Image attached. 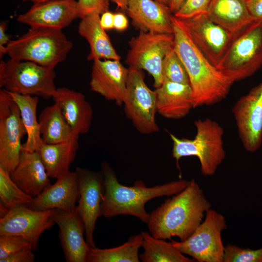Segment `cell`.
Returning a JSON list of instances; mask_svg holds the SVG:
<instances>
[{"mask_svg":"<svg viewBox=\"0 0 262 262\" xmlns=\"http://www.w3.org/2000/svg\"><path fill=\"white\" fill-rule=\"evenodd\" d=\"M73 46L62 30L30 27L18 39L10 40L6 53L12 59L27 61L54 69L66 58Z\"/></svg>","mask_w":262,"mask_h":262,"instance_id":"4","label":"cell"},{"mask_svg":"<svg viewBox=\"0 0 262 262\" xmlns=\"http://www.w3.org/2000/svg\"><path fill=\"white\" fill-rule=\"evenodd\" d=\"M27 134L18 106L9 93L0 90V167L10 173L16 166Z\"/></svg>","mask_w":262,"mask_h":262,"instance_id":"11","label":"cell"},{"mask_svg":"<svg viewBox=\"0 0 262 262\" xmlns=\"http://www.w3.org/2000/svg\"><path fill=\"white\" fill-rule=\"evenodd\" d=\"M163 74L164 80L190 84L187 71L174 47L167 52L164 59Z\"/></svg>","mask_w":262,"mask_h":262,"instance_id":"32","label":"cell"},{"mask_svg":"<svg viewBox=\"0 0 262 262\" xmlns=\"http://www.w3.org/2000/svg\"><path fill=\"white\" fill-rule=\"evenodd\" d=\"M33 250L26 248L21 250L7 257L0 260V262H33L35 256L33 252Z\"/></svg>","mask_w":262,"mask_h":262,"instance_id":"37","label":"cell"},{"mask_svg":"<svg viewBox=\"0 0 262 262\" xmlns=\"http://www.w3.org/2000/svg\"><path fill=\"white\" fill-rule=\"evenodd\" d=\"M115 3L118 8H120L122 11L125 12L129 0H111Z\"/></svg>","mask_w":262,"mask_h":262,"instance_id":"43","label":"cell"},{"mask_svg":"<svg viewBox=\"0 0 262 262\" xmlns=\"http://www.w3.org/2000/svg\"><path fill=\"white\" fill-rule=\"evenodd\" d=\"M10 174L17 186L33 198L50 185L49 177L38 151L22 150L17 164Z\"/></svg>","mask_w":262,"mask_h":262,"instance_id":"21","label":"cell"},{"mask_svg":"<svg viewBox=\"0 0 262 262\" xmlns=\"http://www.w3.org/2000/svg\"><path fill=\"white\" fill-rule=\"evenodd\" d=\"M262 66V21L235 34L216 67L234 82L252 76Z\"/></svg>","mask_w":262,"mask_h":262,"instance_id":"6","label":"cell"},{"mask_svg":"<svg viewBox=\"0 0 262 262\" xmlns=\"http://www.w3.org/2000/svg\"><path fill=\"white\" fill-rule=\"evenodd\" d=\"M100 15L93 13L81 18L78 33L88 42L90 53L87 60L104 59L120 61L121 56L114 48L108 35L100 23Z\"/></svg>","mask_w":262,"mask_h":262,"instance_id":"25","label":"cell"},{"mask_svg":"<svg viewBox=\"0 0 262 262\" xmlns=\"http://www.w3.org/2000/svg\"><path fill=\"white\" fill-rule=\"evenodd\" d=\"M144 252L139 255L143 262H193L185 257L172 242L156 238L148 232H141Z\"/></svg>","mask_w":262,"mask_h":262,"instance_id":"30","label":"cell"},{"mask_svg":"<svg viewBox=\"0 0 262 262\" xmlns=\"http://www.w3.org/2000/svg\"><path fill=\"white\" fill-rule=\"evenodd\" d=\"M101 169L104 184L101 216L109 218L119 215H132L147 224L149 213L147 212L145 205L148 201L158 197L176 195L190 182L180 179L148 187L139 180L132 186H125L120 183L115 171L107 162L101 164Z\"/></svg>","mask_w":262,"mask_h":262,"instance_id":"3","label":"cell"},{"mask_svg":"<svg viewBox=\"0 0 262 262\" xmlns=\"http://www.w3.org/2000/svg\"><path fill=\"white\" fill-rule=\"evenodd\" d=\"M129 73L120 61L101 59L93 62L90 89L119 106L125 99Z\"/></svg>","mask_w":262,"mask_h":262,"instance_id":"16","label":"cell"},{"mask_svg":"<svg viewBox=\"0 0 262 262\" xmlns=\"http://www.w3.org/2000/svg\"><path fill=\"white\" fill-rule=\"evenodd\" d=\"M78 138L53 144L43 142L37 151L49 178L57 179L69 171L79 147Z\"/></svg>","mask_w":262,"mask_h":262,"instance_id":"26","label":"cell"},{"mask_svg":"<svg viewBox=\"0 0 262 262\" xmlns=\"http://www.w3.org/2000/svg\"><path fill=\"white\" fill-rule=\"evenodd\" d=\"M51 218L59 228V236L67 262H86L89 245L83 238V221L77 207L71 212L52 210Z\"/></svg>","mask_w":262,"mask_h":262,"instance_id":"18","label":"cell"},{"mask_svg":"<svg viewBox=\"0 0 262 262\" xmlns=\"http://www.w3.org/2000/svg\"><path fill=\"white\" fill-rule=\"evenodd\" d=\"M109 1V0H78L79 17L82 18L93 13L101 15L108 11Z\"/></svg>","mask_w":262,"mask_h":262,"instance_id":"36","label":"cell"},{"mask_svg":"<svg viewBox=\"0 0 262 262\" xmlns=\"http://www.w3.org/2000/svg\"><path fill=\"white\" fill-rule=\"evenodd\" d=\"M26 248L33 250L31 242L26 238L11 234L0 235V260Z\"/></svg>","mask_w":262,"mask_h":262,"instance_id":"34","label":"cell"},{"mask_svg":"<svg viewBox=\"0 0 262 262\" xmlns=\"http://www.w3.org/2000/svg\"><path fill=\"white\" fill-rule=\"evenodd\" d=\"M8 92L18 107L26 130L27 137L22 144V150L30 152L37 151L43 143L36 115L38 97Z\"/></svg>","mask_w":262,"mask_h":262,"instance_id":"28","label":"cell"},{"mask_svg":"<svg viewBox=\"0 0 262 262\" xmlns=\"http://www.w3.org/2000/svg\"><path fill=\"white\" fill-rule=\"evenodd\" d=\"M141 233L131 236L117 247L101 249L89 246L87 262H139V250L142 246Z\"/></svg>","mask_w":262,"mask_h":262,"instance_id":"29","label":"cell"},{"mask_svg":"<svg viewBox=\"0 0 262 262\" xmlns=\"http://www.w3.org/2000/svg\"><path fill=\"white\" fill-rule=\"evenodd\" d=\"M6 24L2 22L0 24V56L6 53V46L10 41L9 36L6 33Z\"/></svg>","mask_w":262,"mask_h":262,"instance_id":"39","label":"cell"},{"mask_svg":"<svg viewBox=\"0 0 262 262\" xmlns=\"http://www.w3.org/2000/svg\"><path fill=\"white\" fill-rule=\"evenodd\" d=\"M22 0L23 1H30L33 2V3H36V2H43V1L50 0Z\"/></svg>","mask_w":262,"mask_h":262,"instance_id":"45","label":"cell"},{"mask_svg":"<svg viewBox=\"0 0 262 262\" xmlns=\"http://www.w3.org/2000/svg\"><path fill=\"white\" fill-rule=\"evenodd\" d=\"M206 14L212 20L233 34L253 21L246 0H210Z\"/></svg>","mask_w":262,"mask_h":262,"instance_id":"24","label":"cell"},{"mask_svg":"<svg viewBox=\"0 0 262 262\" xmlns=\"http://www.w3.org/2000/svg\"><path fill=\"white\" fill-rule=\"evenodd\" d=\"M52 210L37 211L25 205L9 210L0 218V235H16L29 240L33 250L37 249L41 234L55 223L51 218Z\"/></svg>","mask_w":262,"mask_h":262,"instance_id":"15","label":"cell"},{"mask_svg":"<svg viewBox=\"0 0 262 262\" xmlns=\"http://www.w3.org/2000/svg\"><path fill=\"white\" fill-rule=\"evenodd\" d=\"M173 33L140 32L129 42L125 63L131 68L146 70L157 88L163 83V64L167 52L174 47Z\"/></svg>","mask_w":262,"mask_h":262,"instance_id":"8","label":"cell"},{"mask_svg":"<svg viewBox=\"0 0 262 262\" xmlns=\"http://www.w3.org/2000/svg\"><path fill=\"white\" fill-rule=\"evenodd\" d=\"M101 27L105 30L114 28V14L107 11L101 14L100 19Z\"/></svg>","mask_w":262,"mask_h":262,"instance_id":"40","label":"cell"},{"mask_svg":"<svg viewBox=\"0 0 262 262\" xmlns=\"http://www.w3.org/2000/svg\"><path fill=\"white\" fill-rule=\"evenodd\" d=\"M194 125L196 132L193 139L180 138L169 133L173 143V158L180 170V158L196 157L202 174L212 176L226 157L223 145L224 129L218 122L210 118L196 120Z\"/></svg>","mask_w":262,"mask_h":262,"instance_id":"5","label":"cell"},{"mask_svg":"<svg viewBox=\"0 0 262 262\" xmlns=\"http://www.w3.org/2000/svg\"><path fill=\"white\" fill-rule=\"evenodd\" d=\"M60 107L69 125L78 134L88 132L91 129L93 111L85 96L66 87L59 88L52 97Z\"/></svg>","mask_w":262,"mask_h":262,"instance_id":"23","label":"cell"},{"mask_svg":"<svg viewBox=\"0 0 262 262\" xmlns=\"http://www.w3.org/2000/svg\"><path fill=\"white\" fill-rule=\"evenodd\" d=\"M185 0H171L169 9L173 14L176 13L183 3Z\"/></svg>","mask_w":262,"mask_h":262,"instance_id":"42","label":"cell"},{"mask_svg":"<svg viewBox=\"0 0 262 262\" xmlns=\"http://www.w3.org/2000/svg\"><path fill=\"white\" fill-rule=\"evenodd\" d=\"M129 69L127 90L123 104L126 116L140 133L157 132L159 127L155 118L157 113L156 92L146 84L142 70Z\"/></svg>","mask_w":262,"mask_h":262,"instance_id":"10","label":"cell"},{"mask_svg":"<svg viewBox=\"0 0 262 262\" xmlns=\"http://www.w3.org/2000/svg\"><path fill=\"white\" fill-rule=\"evenodd\" d=\"M253 21H262V0H246Z\"/></svg>","mask_w":262,"mask_h":262,"instance_id":"38","label":"cell"},{"mask_svg":"<svg viewBox=\"0 0 262 262\" xmlns=\"http://www.w3.org/2000/svg\"><path fill=\"white\" fill-rule=\"evenodd\" d=\"M211 208L199 185L192 180L182 191L149 213L147 223L150 233L164 240L178 237L186 240L202 222L204 214Z\"/></svg>","mask_w":262,"mask_h":262,"instance_id":"2","label":"cell"},{"mask_svg":"<svg viewBox=\"0 0 262 262\" xmlns=\"http://www.w3.org/2000/svg\"><path fill=\"white\" fill-rule=\"evenodd\" d=\"M223 262H262V248L254 250L229 244L225 246Z\"/></svg>","mask_w":262,"mask_h":262,"instance_id":"33","label":"cell"},{"mask_svg":"<svg viewBox=\"0 0 262 262\" xmlns=\"http://www.w3.org/2000/svg\"><path fill=\"white\" fill-rule=\"evenodd\" d=\"M79 198V184L76 171H69L57 179L39 196L33 198L29 208L45 211L60 209L74 211Z\"/></svg>","mask_w":262,"mask_h":262,"instance_id":"19","label":"cell"},{"mask_svg":"<svg viewBox=\"0 0 262 262\" xmlns=\"http://www.w3.org/2000/svg\"><path fill=\"white\" fill-rule=\"evenodd\" d=\"M210 1V0H185L173 15L179 18L185 19L206 13Z\"/></svg>","mask_w":262,"mask_h":262,"instance_id":"35","label":"cell"},{"mask_svg":"<svg viewBox=\"0 0 262 262\" xmlns=\"http://www.w3.org/2000/svg\"><path fill=\"white\" fill-rule=\"evenodd\" d=\"M140 32L173 33L169 6L154 0H129L125 11Z\"/></svg>","mask_w":262,"mask_h":262,"instance_id":"20","label":"cell"},{"mask_svg":"<svg viewBox=\"0 0 262 262\" xmlns=\"http://www.w3.org/2000/svg\"><path fill=\"white\" fill-rule=\"evenodd\" d=\"M78 17L77 1L50 0L33 3L28 11L17 16V21L30 27L62 30Z\"/></svg>","mask_w":262,"mask_h":262,"instance_id":"17","label":"cell"},{"mask_svg":"<svg viewBox=\"0 0 262 262\" xmlns=\"http://www.w3.org/2000/svg\"><path fill=\"white\" fill-rule=\"evenodd\" d=\"M33 197L23 192L13 181L10 173L0 167V214L19 205L27 206Z\"/></svg>","mask_w":262,"mask_h":262,"instance_id":"31","label":"cell"},{"mask_svg":"<svg viewBox=\"0 0 262 262\" xmlns=\"http://www.w3.org/2000/svg\"><path fill=\"white\" fill-rule=\"evenodd\" d=\"M180 19L186 26L193 42L216 67L235 34L212 20L206 13Z\"/></svg>","mask_w":262,"mask_h":262,"instance_id":"13","label":"cell"},{"mask_svg":"<svg viewBox=\"0 0 262 262\" xmlns=\"http://www.w3.org/2000/svg\"><path fill=\"white\" fill-rule=\"evenodd\" d=\"M171 21L174 49L188 75L194 108L222 101L228 96L234 82L211 64L196 46L180 18L173 14Z\"/></svg>","mask_w":262,"mask_h":262,"instance_id":"1","label":"cell"},{"mask_svg":"<svg viewBox=\"0 0 262 262\" xmlns=\"http://www.w3.org/2000/svg\"><path fill=\"white\" fill-rule=\"evenodd\" d=\"M79 184V198L77 209L85 226L87 244L96 247L93 238L96 223L101 216V205L104 192L102 172L77 167L76 170Z\"/></svg>","mask_w":262,"mask_h":262,"instance_id":"14","label":"cell"},{"mask_svg":"<svg viewBox=\"0 0 262 262\" xmlns=\"http://www.w3.org/2000/svg\"><path fill=\"white\" fill-rule=\"evenodd\" d=\"M169 6L171 0H154Z\"/></svg>","mask_w":262,"mask_h":262,"instance_id":"44","label":"cell"},{"mask_svg":"<svg viewBox=\"0 0 262 262\" xmlns=\"http://www.w3.org/2000/svg\"><path fill=\"white\" fill-rule=\"evenodd\" d=\"M55 77L54 69L32 62L0 60V87L9 92L48 99L57 89Z\"/></svg>","mask_w":262,"mask_h":262,"instance_id":"7","label":"cell"},{"mask_svg":"<svg viewBox=\"0 0 262 262\" xmlns=\"http://www.w3.org/2000/svg\"><path fill=\"white\" fill-rule=\"evenodd\" d=\"M232 113L244 148L257 151L262 144V82L236 101Z\"/></svg>","mask_w":262,"mask_h":262,"instance_id":"12","label":"cell"},{"mask_svg":"<svg viewBox=\"0 0 262 262\" xmlns=\"http://www.w3.org/2000/svg\"><path fill=\"white\" fill-rule=\"evenodd\" d=\"M38 122L42 140L44 143L57 144L79 138V135L69 125L56 103L43 110Z\"/></svg>","mask_w":262,"mask_h":262,"instance_id":"27","label":"cell"},{"mask_svg":"<svg viewBox=\"0 0 262 262\" xmlns=\"http://www.w3.org/2000/svg\"><path fill=\"white\" fill-rule=\"evenodd\" d=\"M157 113L171 119H180L187 116L194 108V100L190 84L164 80L155 90Z\"/></svg>","mask_w":262,"mask_h":262,"instance_id":"22","label":"cell"},{"mask_svg":"<svg viewBox=\"0 0 262 262\" xmlns=\"http://www.w3.org/2000/svg\"><path fill=\"white\" fill-rule=\"evenodd\" d=\"M129 25L128 20L123 13L114 14V28L119 31L126 30Z\"/></svg>","mask_w":262,"mask_h":262,"instance_id":"41","label":"cell"},{"mask_svg":"<svg viewBox=\"0 0 262 262\" xmlns=\"http://www.w3.org/2000/svg\"><path fill=\"white\" fill-rule=\"evenodd\" d=\"M227 229L225 217L211 208L205 218L185 241L172 240L181 253L198 262H223L225 246L221 233Z\"/></svg>","mask_w":262,"mask_h":262,"instance_id":"9","label":"cell"}]
</instances>
